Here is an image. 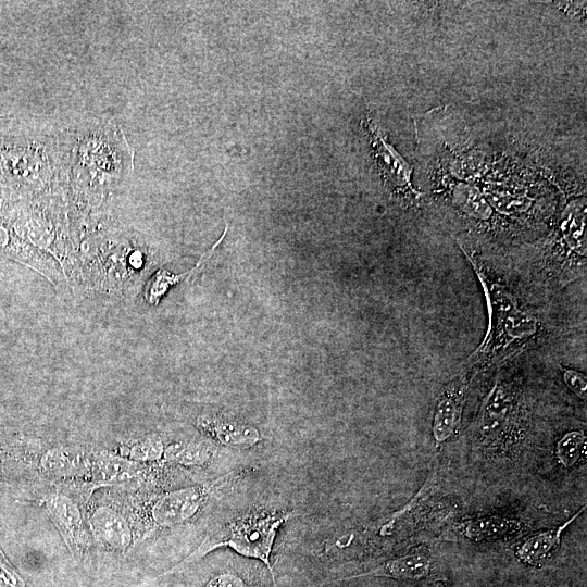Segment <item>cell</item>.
Wrapping results in <instances>:
<instances>
[{
    "mask_svg": "<svg viewBox=\"0 0 587 587\" xmlns=\"http://www.w3.org/2000/svg\"><path fill=\"white\" fill-rule=\"evenodd\" d=\"M227 480L228 476H223L211 483L176 489L154 497L148 507L152 527L166 528L189 521Z\"/></svg>",
    "mask_w": 587,
    "mask_h": 587,
    "instance_id": "cell-4",
    "label": "cell"
},
{
    "mask_svg": "<svg viewBox=\"0 0 587 587\" xmlns=\"http://www.w3.org/2000/svg\"><path fill=\"white\" fill-rule=\"evenodd\" d=\"M290 515L287 511H255L237 519L210 533L193 552L165 574L180 571L217 548L229 547L241 555L261 560L275 580L270 557L277 530Z\"/></svg>",
    "mask_w": 587,
    "mask_h": 587,
    "instance_id": "cell-2",
    "label": "cell"
},
{
    "mask_svg": "<svg viewBox=\"0 0 587 587\" xmlns=\"http://www.w3.org/2000/svg\"><path fill=\"white\" fill-rule=\"evenodd\" d=\"M525 424L522 390L501 372L482 404L475 437L485 449L504 451L522 439Z\"/></svg>",
    "mask_w": 587,
    "mask_h": 587,
    "instance_id": "cell-3",
    "label": "cell"
},
{
    "mask_svg": "<svg viewBox=\"0 0 587 587\" xmlns=\"http://www.w3.org/2000/svg\"><path fill=\"white\" fill-rule=\"evenodd\" d=\"M93 540L105 550L126 551L135 539L134 527L126 513L109 503L96 505L88 516Z\"/></svg>",
    "mask_w": 587,
    "mask_h": 587,
    "instance_id": "cell-7",
    "label": "cell"
},
{
    "mask_svg": "<svg viewBox=\"0 0 587 587\" xmlns=\"http://www.w3.org/2000/svg\"><path fill=\"white\" fill-rule=\"evenodd\" d=\"M226 232L227 226L225 227L221 238L212 246L209 251H207L200 257L198 263L191 270L182 274H172L164 268L159 270L148 283V286L145 290L146 300L150 304L157 305L171 287L197 274L202 268V265L212 257L216 247L224 239Z\"/></svg>",
    "mask_w": 587,
    "mask_h": 587,
    "instance_id": "cell-15",
    "label": "cell"
},
{
    "mask_svg": "<svg viewBox=\"0 0 587 587\" xmlns=\"http://www.w3.org/2000/svg\"><path fill=\"white\" fill-rule=\"evenodd\" d=\"M563 379L566 386L582 400H586V376L576 370L563 369Z\"/></svg>",
    "mask_w": 587,
    "mask_h": 587,
    "instance_id": "cell-19",
    "label": "cell"
},
{
    "mask_svg": "<svg viewBox=\"0 0 587 587\" xmlns=\"http://www.w3.org/2000/svg\"><path fill=\"white\" fill-rule=\"evenodd\" d=\"M587 439L584 430H570L557 442L555 458L564 469L574 467L586 454Z\"/></svg>",
    "mask_w": 587,
    "mask_h": 587,
    "instance_id": "cell-18",
    "label": "cell"
},
{
    "mask_svg": "<svg viewBox=\"0 0 587 587\" xmlns=\"http://www.w3.org/2000/svg\"><path fill=\"white\" fill-rule=\"evenodd\" d=\"M41 504L72 554L82 557L88 546V537L80 505L60 490L48 494Z\"/></svg>",
    "mask_w": 587,
    "mask_h": 587,
    "instance_id": "cell-5",
    "label": "cell"
},
{
    "mask_svg": "<svg viewBox=\"0 0 587 587\" xmlns=\"http://www.w3.org/2000/svg\"><path fill=\"white\" fill-rule=\"evenodd\" d=\"M484 288L489 309V328L480 347L470 360L486 365L512 355L541 333L539 319L523 307L511 288L495 277L491 271L466 253Z\"/></svg>",
    "mask_w": 587,
    "mask_h": 587,
    "instance_id": "cell-1",
    "label": "cell"
},
{
    "mask_svg": "<svg viewBox=\"0 0 587 587\" xmlns=\"http://www.w3.org/2000/svg\"><path fill=\"white\" fill-rule=\"evenodd\" d=\"M92 451L76 447L48 449L40 458V467L49 477L88 479Z\"/></svg>",
    "mask_w": 587,
    "mask_h": 587,
    "instance_id": "cell-11",
    "label": "cell"
},
{
    "mask_svg": "<svg viewBox=\"0 0 587 587\" xmlns=\"http://www.w3.org/2000/svg\"><path fill=\"white\" fill-rule=\"evenodd\" d=\"M525 527L520 519L497 513L466 520L458 525L457 530L470 540L492 541L515 536Z\"/></svg>",
    "mask_w": 587,
    "mask_h": 587,
    "instance_id": "cell-12",
    "label": "cell"
},
{
    "mask_svg": "<svg viewBox=\"0 0 587 587\" xmlns=\"http://www.w3.org/2000/svg\"><path fill=\"white\" fill-rule=\"evenodd\" d=\"M472 370L451 380L438 397L432 423L433 437L438 444L448 441L459 429L471 379L478 372Z\"/></svg>",
    "mask_w": 587,
    "mask_h": 587,
    "instance_id": "cell-6",
    "label": "cell"
},
{
    "mask_svg": "<svg viewBox=\"0 0 587 587\" xmlns=\"http://www.w3.org/2000/svg\"><path fill=\"white\" fill-rule=\"evenodd\" d=\"M362 124L370 134L374 159L383 178L394 188L415 192L411 185V168L408 163L386 141L382 130L373 122L367 120Z\"/></svg>",
    "mask_w": 587,
    "mask_h": 587,
    "instance_id": "cell-10",
    "label": "cell"
},
{
    "mask_svg": "<svg viewBox=\"0 0 587 587\" xmlns=\"http://www.w3.org/2000/svg\"><path fill=\"white\" fill-rule=\"evenodd\" d=\"M205 587H245L242 580L232 574H222L212 578Z\"/></svg>",
    "mask_w": 587,
    "mask_h": 587,
    "instance_id": "cell-20",
    "label": "cell"
},
{
    "mask_svg": "<svg viewBox=\"0 0 587 587\" xmlns=\"http://www.w3.org/2000/svg\"><path fill=\"white\" fill-rule=\"evenodd\" d=\"M164 449L161 437L152 435L120 446L118 454L142 464L163 459Z\"/></svg>",
    "mask_w": 587,
    "mask_h": 587,
    "instance_id": "cell-17",
    "label": "cell"
},
{
    "mask_svg": "<svg viewBox=\"0 0 587 587\" xmlns=\"http://www.w3.org/2000/svg\"><path fill=\"white\" fill-rule=\"evenodd\" d=\"M212 457V448L199 441H177L165 447L163 460L183 466H200Z\"/></svg>",
    "mask_w": 587,
    "mask_h": 587,
    "instance_id": "cell-16",
    "label": "cell"
},
{
    "mask_svg": "<svg viewBox=\"0 0 587 587\" xmlns=\"http://www.w3.org/2000/svg\"><path fill=\"white\" fill-rule=\"evenodd\" d=\"M361 576H379L413 580L437 579L436 561L432 550L427 546H421L405 555L390 559L367 572L336 580L351 579Z\"/></svg>",
    "mask_w": 587,
    "mask_h": 587,
    "instance_id": "cell-9",
    "label": "cell"
},
{
    "mask_svg": "<svg viewBox=\"0 0 587 587\" xmlns=\"http://www.w3.org/2000/svg\"><path fill=\"white\" fill-rule=\"evenodd\" d=\"M146 465L110 451H92L87 483L89 494L95 488L127 485L145 477Z\"/></svg>",
    "mask_w": 587,
    "mask_h": 587,
    "instance_id": "cell-8",
    "label": "cell"
},
{
    "mask_svg": "<svg viewBox=\"0 0 587 587\" xmlns=\"http://www.w3.org/2000/svg\"><path fill=\"white\" fill-rule=\"evenodd\" d=\"M197 423L200 428L226 446L250 447L260 440L258 430L249 426L209 417H199Z\"/></svg>",
    "mask_w": 587,
    "mask_h": 587,
    "instance_id": "cell-14",
    "label": "cell"
},
{
    "mask_svg": "<svg viewBox=\"0 0 587 587\" xmlns=\"http://www.w3.org/2000/svg\"><path fill=\"white\" fill-rule=\"evenodd\" d=\"M583 507L562 525L538 532L524 539L515 549L516 558L528 565L539 566L559 549L565 529L583 513Z\"/></svg>",
    "mask_w": 587,
    "mask_h": 587,
    "instance_id": "cell-13",
    "label": "cell"
}]
</instances>
